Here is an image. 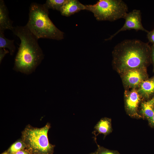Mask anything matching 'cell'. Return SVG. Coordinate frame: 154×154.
Returning <instances> with one entry per match:
<instances>
[{
	"label": "cell",
	"instance_id": "d4e9b609",
	"mask_svg": "<svg viewBox=\"0 0 154 154\" xmlns=\"http://www.w3.org/2000/svg\"><path fill=\"white\" fill-rule=\"evenodd\" d=\"M153 80H154V79H153Z\"/></svg>",
	"mask_w": 154,
	"mask_h": 154
},
{
	"label": "cell",
	"instance_id": "2e32d148",
	"mask_svg": "<svg viewBox=\"0 0 154 154\" xmlns=\"http://www.w3.org/2000/svg\"><path fill=\"white\" fill-rule=\"evenodd\" d=\"M25 144L20 139L13 143L7 151L9 154H13L19 151L25 149Z\"/></svg>",
	"mask_w": 154,
	"mask_h": 154
},
{
	"label": "cell",
	"instance_id": "52a82bcc",
	"mask_svg": "<svg viewBox=\"0 0 154 154\" xmlns=\"http://www.w3.org/2000/svg\"><path fill=\"white\" fill-rule=\"evenodd\" d=\"M146 68L131 69L121 74L123 84L132 88L139 87L147 77Z\"/></svg>",
	"mask_w": 154,
	"mask_h": 154
},
{
	"label": "cell",
	"instance_id": "44dd1931",
	"mask_svg": "<svg viewBox=\"0 0 154 154\" xmlns=\"http://www.w3.org/2000/svg\"><path fill=\"white\" fill-rule=\"evenodd\" d=\"M13 154H30L25 149L19 151Z\"/></svg>",
	"mask_w": 154,
	"mask_h": 154
},
{
	"label": "cell",
	"instance_id": "5b68a950",
	"mask_svg": "<svg viewBox=\"0 0 154 154\" xmlns=\"http://www.w3.org/2000/svg\"><path fill=\"white\" fill-rule=\"evenodd\" d=\"M85 5V10L92 13L98 21H113L124 18L128 13L127 5L122 0H99Z\"/></svg>",
	"mask_w": 154,
	"mask_h": 154
},
{
	"label": "cell",
	"instance_id": "5bb4252c",
	"mask_svg": "<svg viewBox=\"0 0 154 154\" xmlns=\"http://www.w3.org/2000/svg\"><path fill=\"white\" fill-rule=\"evenodd\" d=\"M14 42V40L7 38L5 37L4 32L0 31V48H8L11 55H13L16 49Z\"/></svg>",
	"mask_w": 154,
	"mask_h": 154
},
{
	"label": "cell",
	"instance_id": "30bf717a",
	"mask_svg": "<svg viewBox=\"0 0 154 154\" xmlns=\"http://www.w3.org/2000/svg\"><path fill=\"white\" fill-rule=\"evenodd\" d=\"M13 22L10 19L8 9L4 1L0 0V31L4 32L7 29L13 31L14 27L12 25Z\"/></svg>",
	"mask_w": 154,
	"mask_h": 154
},
{
	"label": "cell",
	"instance_id": "ffe728a7",
	"mask_svg": "<svg viewBox=\"0 0 154 154\" xmlns=\"http://www.w3.org/2000/svg\"><path fill=\"white\" fill-rule=\"evenodd\" d=\"M151 60L152 61L154 70V44H152L151 46Z\"/></svg>",
	"mask_w": 154,
	"mask_h": 154
},
{
	"label": "cell",
	"instance_id": "3957f363",
	"mask_svg": "<svg viewBox=\"0 0 154 154\" xmlns=\"http://www.w3.org/2000/svg\"><path fill=\"white\" fill-rule=\"evenodd\" d=\"M49 13L48 9L43 4L31 3L29 8L28 21L26 26L38 39H63L64 33L53 24L48 17Z\"/></svg>",
	"mask_w": 154,
	"mask_h": 154
},
{
	"label": "cell",
	"instance_id": "e0dca14e",
	"mask_svg": "<svg viewBox=\"0 0 154 154\" xmlns=\"http://www.w3.org/2000/svg\"><path fill=\"white\" fill-rule=\"evenodd\" d=\"M96 143L98 147V148L96 151L97 154H120L117 151L108 149L99 145L96 142Z\"/></svg>",
	"mask_w": 154,
	"mask_h": 154
},
{
	"label": "cell",
	"instance_id": "ba28073f",
	"mask_svg": "<svg viewBox=\"0 0 154 154\" xmlns=\"http://www.w3.org/2000/svg\"><path fill=\"white\" fill-rule=\"evenodd\" d=\"M141 96L135 88L125 93V107L127 114L130 116L136 118L143 117L138 113V108Z\"/></svg>",
	"mask_w": 154,
	"mask_h": 154
},
{
	"label": "cell",
	"instance_id": "cb8c5ba5",
	"mask_svg": "<svg viewBox=\"0 0 154 154\" xmlns=\"http://www.w3.org/2000/svg\"><path fill=\"white\" fill-rule=\"evenodd\" d=\"M89 154H97V153H96V151L95 152H94L92 153H89Z\"/></svg>",
	"mask_w": 154,
	"mask_h": 154
},
{
	"label": "cell",
	"instance_id": "8992f818",
	"mask_svg": "<svg viewBox=\"0 0 154 154\" xmlns=\"http://www.w3.org/2000/svg\"><path fill=\"white\" fill-rule=\"evenodd\" d=\"M124 19L125 22L122 27L105 40H111L119 32L127 30L134 29L136 31L141 30L147 33L149 31L144 28L142 25L141 13L140 10L134 9L127 13Z\"/></svg>",
	"mask_w": 154,
	"mask_h": 154
},
{
	"label": "cell",
	"instance_id": "603a6c76",
	"mask_svg": "<svg viewBox=\"0 0 154 154\" xmlns=\"http://www.w3.org/2000/svg\"><path fill=\"white\" fill-rule=\"evenodd\" d=\"M1 154H9L7 151H5Z\"/></svg>",
	"mask_w": 154,
	"mask_h": 154
},
{
	"label": "cell",
	"instance_id": "9a60e30c",
	"mask_svg": "<svg viewBox=\"0 0 154 154\" xmlns=\"http://www.w3.org/2000/svg\"><path fill=\"white\" fill-rule=\"evenodd\" d=\"M68 0H47L43 5L48 10L52 9L60 11L62 6Z\"/></svg>",
	"mask_w": 154,
	"mask_h": 154
},
{
	"label": "cell",
	"instance_id": "7402d4cb",
	"mask_svg": "<svg viewBox=\"0 0 154 154\" xmlns=\"http://www.w3.org/2000/svg\"><path fill=\"white\" fill-rule=\"evenodd\" d=\"M149 121L151 125L154 126V111L153 116L151 119Z\"/></svg>",
	"mask_w": 154,
	"mask_h": 154
},
{
	"label": "cell",
	"instance_id": "d6986e66",
	"mask_svg": "<svg viewBox=\"0 0 154 154\" xmlns=\"http://www.w3.org/2000/svg\"><path fill=\"white\" fill-rule=\"evenodd\" d=\"M9 52V51L5 48H0V63L1 64L2 61L5 55L7 53Z\"/></svg>",
	"mask_w": 154,
	"mask_h": 154
},
{
	"label": "cell",
	"instance_id": "277c9868",
	"mask_svg": "<svg viewBox=\"0 0 154 154\" xmlns=\"http://www.w3.org/2000/svg\"><path fill=\"white\" fill-rule=\"evenodd\" d=\"M49 123L41 128L27 125L21 133V140L25 144V149L30 154H53L54 145L50 143L48 131Z\"/></svg>",
	"mask_w": 154,
	"mask_h": 154
},
{
	"label": "cell",
	"instance_id": "8fae6325",
	"mask_svg": "<svg viewBox=\"0 0 154 154\" xmlns=\"http://www.w3.org/2000/svg\"><path fill=\"white\" fill-rule=\"evenodd\" d=\"M94 128L98 134H102L104 137L111 133L112 131L111 119L108 118H102L97 123Z\"/></svg>",
	"mask_w": 154,
	"mask_h": 154
},
{
	"label": "cell",
	"instance_id": "ac0fdd59",
	"mask_svg": "<svg viewBox=\"0 0 154 154\" xmlns=\"http://www.w3.org/2000/svg\"><path fill=\"white\" fill-rule=\"evenodd\" d=\"M147 37L149 41L154 44V29L147 33Z\"/></svg>",
	"mask_w": 154,
	"mask_h": 154
},
{
	"label": "cell",
	"instance_id": "7a4b0ae2",
	"mask_svg": "<svg viewBox=\"0 0 154 154\" xmlns=\"http://www.w3.org/2000/svg\"><path fill=\"white\" fill-rule=\"evenodd\" d=\"M12 32L21 40L13 69L29 74L35 70L44 58L42 51L38 43V39L26 25L14 27Z\"/></svg>",
	"mask_w": 154,
	"mask_h": 154
},
{
	"label": "cell",
	"instance_id": "4fadbf2b",
	"mask_svg": "<svg viewBox=\"0 0 154 154\" xmlns=\"http://www.w3.org/2000/svg\"><path fill=\"white\" fill-rule=\"evenodd\" d=\"M154 96L150 100L142 103L140 113L142 116L148 121L152 118L154 114Z\"/></svg>",
	"mask_w": 154,
	"mask_h": 154
},
{
	"label": "cell",
	"instance_id": "9c48e42d",
	"mask_svg": "<svg viewBox=\"0 0 154 154\" xmlns=\"http://www.w3.org/2000/svg\"><path fill=\"white\" fill-rule=\"evenodd\" d=\"M85 10V5L77 0H68L67 1L62 7L60 12L61 15L69 17L79 12Z\"/></svg>",
	"mask_w": 154,
	"mask_h": 154
},
{
	"label": "cell",
	"instance_id": "7c38bea8",
	"mask_svg": "<svg viewBox=\"0 0 154 154\" xmlns=\"http://www.w3.org/2000/svg\"><path fill=\"white\" fill-rule=\"evenodd\" d=\"M139 87L137 91L141 97L148 98L154 93V80L153 79L145 80Z\"/></svg>",
	"mask_w": 154,
	"mask_h": 154
},
{
	"label": "cell",
	"instance_id": "6da1fadb",
	"mask_svg": "<svg viewBox=\"0 0 154 154\" xmlns=\"http://www.w3.org/2000/svg\"><path fill=\"white\" fill-rule=\"evenodd\" d=\"M151 53L148 43L137 39L125 40L114 48L113 65L120 74L129 70L146 68L151 60Z\"/></svg>",
	"mask_w": 154,
	"mask_h": 154
}]
</instances>
